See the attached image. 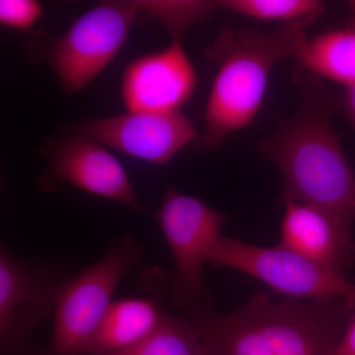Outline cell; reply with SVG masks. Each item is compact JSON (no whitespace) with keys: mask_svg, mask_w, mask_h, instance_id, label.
<instances>
[{"mask_svg":"<svg viewBox=\"0 0 355 355\" xmlns=\"http://www.w3.org/2000/svg\"><path fill=\"white\" fill-rule=\"evenodd\" d=\"M298 80L300 106L261 142L282 179V200L313 205L355 222V172L333 125L340 96L306 72Z\"/></svg>","mask_w":355,"mask_h":355,"instance_id":"obj_1","label":"cell"},{"mask_svg":"<svg viewBox=\"0 0 355 355\" xmlns=\"http://www.w3.org/2000/svg\"><path fill=\"white\" fill-rule=\"evenodd\" d=\"M354 311L342 299L275 302L263 291L228 314L209 301L189 313L207 355H331Z\"/></svg>","mask_w":355,"mask_h":355,"instance_id":"obj_2","label":"cell"},{"mask_svg":"<svg viewBox=\"0 0 355 355\" xmlns=\"http://www.w3.org/2000/svg\"><path fill=\"white\" fill-rule=\"evenodd\" d=\"M312 21L270 33L224 28L207 50L217 70L205 106L203 144L216 148L247 128L260 111L273 69L296 58Z\"/></svg>","mask_w":355,"mask_h":355,"instance_id":"obj_3","label":"cell"},{"mask_svg":"<svg viewBox=\"0 0 355 355\" xmlns=\"http://www.w3.org/2000/svg\"><path fill=\"white\" fill-rule=\"evenodd\" d=\"M140 258L139 244L123 236L101 260L65 279L58 293L51 340L43 355H83L121 279L139 265Z\"/></svg>","mask_w":355,"mask_h":355,"instance_id":"obj_4","label":"cell"},{"mask_svg":"<svg viewBox=\"0 0 355 355\" xmlns=\"http://www.w3.org/2000/svg\"><path fill=\"white\" fill-rule=\"evenodd\" d=\"M140 11L137 1H103L58 38H43L39 57L51 65L65 95L79 92L116 57Z\"/></svg>","mask_w":355,"mask_h":355,"instance_id":"obj_5","label":"cell"},{"mask_svg":"<svg viewBox=\"0 0 355 355\" xmlns=\"http://www.w3.org/2000/svg\"><path fill=\"white\" fill-rule=\"evenodd\" d=\"M214 268H231L260 280L288 299H342L355 310V284L345 273L327 268L277 245L259 247L222 237L209 254Z\"/></svg>","mask_w":355,"mask_h":355,"instance_id":"obj_6","label":"cell"},{"mask_svg":"<svg viewBox=\"0 0 355 355\" xmlns=\"http://www.w3.org/2000/svg\"><path fill=\"white\" fill-rule=\"evenodd\" d=\"M157 219L175 261L169 282L173 304L190 311L207 301L203 266L222 237L227 216L200 198L168 187Z\"/></svg>","mask_w":355,"mask_h":355,"instance_id":"obj_7","label":"cell"},{"mask_svg":"<svg viewBox=\"0 0 355 355\" xmlns=\"http://www.w3.org/2000/svg\"><path fill=\"white\" fill-rule=\"evenodd\" d=\"M64 279L51 266L0 251L2 355H19L40 322L53 314Z\"/></svg>","mask_w":355,"mask_h":355,"instance_id":"obj_8","label":"cell"},{"mask_svg":"<svg viewBox=\"0 0 355 355\" xmlns=\"http://www.w3.org/2000/svg\"><path fill=\"white\" fill-rule=\"evenodd\" d=\"M76 135L147 163L164 165L196 139L197 130L181 111L128 112L88 119L77 125Z\"/></svg>","mask_w":355,"mask_h":355,"instance_id":"obj_9","label":"cell"},{"mask_svg":"<svg viewBox=\"0 0 355 355\" xmlns=\"http://www.w3.org/2000/svg\"><path fill=\"white\" fill-rule=\"evenodd\" d=\"M197 83V71L181 40H172L162 50L144 53L125 67L121 100L128 112H180Z\"/></svg>","mask_w":355,"mask_h":355,"instance_id":"obj_10","label":"cell"},{"mask_svg":"<svg viewBox=\"0 0 355 355\" xmlns=\"http://www.w3.org/2000/svg\"><path fill=\"white\" fill-rule=\"evenodd\" d=\"M50 181L139 209L137 193L116 156L94 139L76 135L60 141L51 156Z\"/></svg>","mask_w":355,"mask_h":355,"instance_id":"obj_11","label":"cell"},{"mask_svg":"<svg viewBox=\"0 0 355 355\" xmlns=\"http://www.w3.org/2000/svg\"><path fill=\"white\" fill-rule=\"evenodd\" d=\"M282 202L280 245L338 272L355 263L352 224L313 205L292 200Z\"/></svg>","mask_w":355,"mask_h":355,"instance_id":"obj_12","label":"cell"},{"mask_svg":"<svg viewBox=\"0 0 355 355\" xmlns=\"http://www.w3.org/2000/svg\"><path fill=\"white\" fill-rule=\"evenodd\" d=\"M166 314L154 298L113 301L83 355H107L128 349L156 330Z\"/></svg>","mask_w":355,"mask_h":355,"instance_id":"obj_13","label":"cell"},{"mask_svg":"<svg viewBox=\"0 0 355 355\" xmlns=\"http://www.w3.org/2000/svg\"><path fill=\"white\" fill-rule=\"evenodd\" d=\"M295 60L319 78L343 87L355 83V6L342 27L306 39Z\"/></svg>","mask_w":355,"mask_h":355,"instance_id":"obj_14","label":"cell"},{"mask_svg":"<svg viewBox=\"0 0 355 355\" xmlns=\"http://www.w3.org/2000/svg\"><path fill=\"white\" fill-rule=\"evenodd\" d=\"M107 355H207L202 336L191 322L166 314L141 342Z\"/></svg>","mask_w":355,"mask_h":355,"instance_id":"obj_15","label":"cell"},{"mask_svg":"<svg viewBox=\"0 0 355 355\" xmlns=\"http://www.w3.org/2000/svg\"><path fill=\"white\" fill-rule=\"evenodd\" d=\"M217 9L286 26L305 21L314 22L324 12V6L318 0H219Z\"/></svg>","mask_w":355,"mask_h":355,"instance_id":"obj_16","label":"cell"},{"mask_svg":"<svg viewBox=\"0 0 355 355\" xmlns=\"http://www.w3.org/2000/svg\"><path fill=\"white\" fill-rule=\"evenodd\" d=\"M140 11L155 16L171 34L172 40H181L191 25L207 17L217 9V1H165V0H139Z\"/></svg>","mask_w":355,"mask_h":355,"instance_id":"obj_17","label":"cell"},{"mask_svg":"<svg viewBox=\"0 0 355 355\" xmlns=\"http://www.w3.org/2000/svg\"><path fill=\"white\" fill-rule=\"evenodd\" d=\"M44 15V7L36 0H1L0 23L15 31L32 29Z\"/></svg>","mask_w":355,"mask_h":355,"instance_id":"obj_18","label":"cell"},{"mask_svg":"<svg viewBox=\"0 0 355 355\" xmlns=\"http://www.w3.org/2000/svg\"><path fill=\"white\" fill-rule=\"evenodd\" d=\"M331 355H355V311Z\"/></svg>","mask_w":355,"mask_h":355,"instance_id":"obj_19","label":"cell"},{"mask_svg":"<svg viewBox=\"0 0 355 355\" xmlns=\"http://www.w3.org/2000/svg\"><path fill=\"white\" fill-rule=\"evenodd\" d=\"M338 108L342 109L345 119L355 132V83L343 87V92L340 95Z\"/></svg>","mask_w":355,"mask_h":355,"instance_id":"obj_20","label":"cell"}]
</instances>
